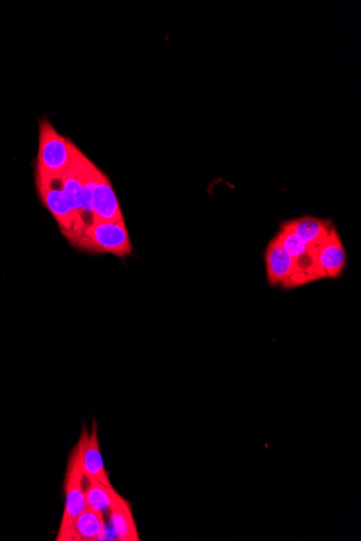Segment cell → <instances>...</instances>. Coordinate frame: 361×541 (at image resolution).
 I'll return each instance as SVG.
<instances>
[{"label":"cell","instance_id":"6da1fadb","mask_svg":"<svg viewBox=\"0 0 361 541\" xmlns=\"http://www.w3.org/2000/svg\"><path fill=\"white\" fill-rule=\"evenodd\" d=\"M73 159L84 185L88 205L96 222H119L124 220L113 186L93 162L77 146L73 145Z\"/></svg>","mask_w":361,"mask_h":541},{"label":"cell","instance_id":"7a4b0ae2","mask_svg":"<svg viewBox=\"0 0 361 541\" xmlns=\"http://www.w3.org/2000/svg\"><path fill=\"white\" fill-rule=\"evenodd\" d=\"M38 142L35 177H62L72 164L73 142L62 137L46 118L39 121Z\"/></svg>","mask_w":361,"mask_h":541},{"label":"cell","instance_id":"3957f363","mask_svg":"<svg viewBox=\"0 0 361 541\" xmlns=\"http://www.w3.org/2000/svg\"><path fill=\"white\" fill-rule=\"evenodd\" d=\"M73 246L86 252L113 254L118 258H125L132 252V243L125 220L92 223L78 237Z\"/></svg>","mask_w":361,"mask_h":541},{"label":"cell","instance_id":"277c9868","mask_svg":"<svg viewBox=\"0 0 361 541\" xmlns=\"http://www.w3.org/2000/svg\"><path fill=\"white\" fill-rule=\"evenodd\" d=\"M84 481L85 476L82 467H80L75 446L69 457L68 466H66L64 479L65 506L57 541H71L74 524L87 508Z\"/></svg>","mask_w":361,"mask_h":541},{"label":"cell","instance_id":"5b68a950","mask_svg":"<svg viewBox=\"0 0 361 541\" xmlns=\"http://www.w3.org/2000/svg\"><path fill=\"white\" fill-rule=\"evenodd\" d=\"M35 184L39 199L57 221L62 234L72 243L75 236V218L63 192L61 177H35Z\"/></svg>","mask_w":361,"mask_h":541},{"label":"cell","instance_id":"8992f818","mask_svg":"<svg viewBox=\"0 0 361 541\" xmlns=\"http://www.w3.org/2000/svg\"><path fill=\"white\" fill-rule=\"evenodd\" d=\"M267 279L271 286L292 289L310 283L300 272L296 261L276 238L267 247L265 253Z\"/></svg>","mask_w":361,"mask_h":541},{"label":"cell","instance_id":"52a82bcc","mask_svg":"<svg viewBox=\"0 0 361 541\" xmlns=\"http://www.w3.org/2000/svg\"><path fill=\"white\" fill-rule=\"evenodd\" d=\"M61 180L63 192L74 213L75 236L72 241V245H74L75 241L84 233L85 229L96 221L95 216H93L88 205L86 191L82 180L79 178L74 159H72V164L69 169L63 173Z\"/></svg>","mask_w":361,"mask_h":541},{"label":"cell","instance_id":"ba28073f","mask_svg":"<svg viewBox=\"0 0 361 541\" xmlns=\"http://www.w3.org/2000/svg\"><path fill=\"white\" fill-rule=\"evenodd\" d=\"M76 449L80 467H82L85 478L97 480L105 485L113 486L110 481L109 473L106 471L104 465L96 419H93L91 432H88L86 428H83Z\"/></svg>","mask_w":361,"mask_h":541},{"label":"cell","instance_id":"9c48e42d","mask_svg":"<svg viewBox=\"0 0 361 541\" xmlns=\"http://www.w3.org/2000/svg\"><path fill=\"white\" fill-rule=\"evenodd\" d=\"M316 263L322 278L336 279L346 265V252L343 243L332 227L328 238L315 249Z\"/></svg>","mask_w":361,"mask_h":541},{"label":"cell","instance_id":"30bf717a","mask_svg":"<svg viewBox=\"0 0 361 541\" xmlns=\"http://www.w3.org/2000/svg\"><path fill=\"white\" fill-rule=\"evenodd\" d=\"M110 519L114 533L119 541H139L138 526L133 517L131 504L120 496L110 509Z\"/></svg>","mask_w":361,"mask_h":541},{"label":"cell","instance_id":"8fae6325","mask_svg":"<svg viewBox=\"0 0 361 541\" xmlns=\"http://www.w3.org/2000/svg\"><path fill=\"white\" fill-rule=\"evenodd\" d=\"M105 536L103 512L87 506L74 524L71 541H100Z\"/></svg>","mask_w":361,"mask_h":541},{"label":"cell","instance_id":"7c38bea8","mask_svg":"<svg viewBox=\"0 0 361 541\" xmlns=\"http://www.w3.org/2000/svg\"><path fill=\"white\" fill-rule=\"evenodd\" d=\"M291 231L296 234L306 246L316 249L328 238L331 231V223L311 216L286 223Z\"/></svg>","mask_w":361,"mask_h":541},{"label":"cell","instance_id":"4fadbf2b","mask_svg":"<svg viewBox=\"0 0 361 541\" xmlns=\"http://www.w3.org/2000/svg\"><path fill=\"white\" fill-rule=\"evenodd\" d=\"M88 485L85 489L87 506L93 509L102 511H110L112 506L117 502L122 495L113 488V486L105 485L97 480L87 479Z\"/></svg>","mask_w":361,"mask_h":541}]
</instances>
